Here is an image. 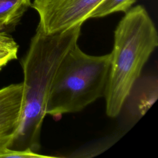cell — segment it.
<instances>
[{
    "label": "cell",
    "instance_id": "obj_10",
    "mask_svg": "<svg viewBox=\"0 0 158 158\" xmlns=\"http://www.w3.org/2000/svg\"><path fill=\"white\" fill-rule=\"evenodd\" d=\"M15 42L12 38L8 36L4 32L0 31V46L10 44Z\"/></svg>",
    "mask_w": 158,
    "mask_h": 158
},
{
    "label": "cell",
    "instance_id": "obj_4",
    "mask_svg": "<svg viewBox=\"0 0 158 158\" xmlns=\"http://www.w3.org/2000/svg\"><path fill=\"white\" fill-rule=\"evenodd\" d=\"M102 0H34L31 7L38 12V27L48 34L82 25Z\"/></svg>",
    "mask_w": 158,
    "mask_h": 158
},
{
    "label": "cell",
    "instance_id": "obj_2",
    "mask_svg": "<svg viewBox=\"0 0 158 158\" xmlns=\"http://www.w3.org/2000/svg\"><path fill=\"white\" fill-rule=\"evenodd\" d=\"M158 45L156 28L146 9L137 5L125 13L114 31L104 94L106 114L117 116Z\"/></svg>",
    "mask_w": 158,
    "mask_h": 158
},
{
    "label": "cell",
    "instance_id": "obj_1",
    "mask_svg": "<svg viewBox=\"0 0 158 158\" xmlns=\"http://www.w3.org/2000/svg\"><path fill=\"white\" fill-rule=\"evenodd\" d=\"M81 27L78 24L51 34L37 27L22 62L24 77L21 112L8 149L39 151L41 127L54 77L65 56L77 44Z\"/></svg>",
    "mask_w": 158,
    "mask_h": 158
},
{
    "label": "cell",
    "instance_id": "obj_8",
    "mask_svg": "<svg viewBox=\"0 0 158 158\" xmlns=\"http://www.w3.org/2000/svg\"><path fill=\"white\" fill-rule=\"evenodd\" d=\"M18 45L15 42L12 44L0 46V70L9 61L17 57Z\"/></svg>",
    "mask_w": 158,
    "mask_h": 158
},
{
    "label": "cell",
    "instance_id": "obj_5",
    "mask_svg": "<svg viewBox=\"0 0 158 158\" xmlns=\"http://www.w3.org/2000/svg\"><path fill=\"white\" fill-rule=\"evenodd\" d=\"M22 96V83L0 89V153L7 148L17 129Z\"/></svg>",
    "mask_w": 158,
    "mask_h": 158
},
{
    "label": "cell",
    "instance_id": "obj_6",
    "mask_svg": "<svg viewBox=\"0 0 158 158\" xmlns=\"http://www.w3.org/2000/svg\"><path fill=\"white\" fill-rule=\"evenodd\" d=\"M31 5V0H0V31L15 27Z\"/></svg>",
    "mask_w": 158,
    "mask_h": 158
},
{
    "label": "cell",
    "instance_id": "obj_7",
    "mask_svg": "<svg viewBox=\"0 0 158 158\" xmlns=\"http://www.w3.org/2000/svg\"><path fill=\"white\" fill-rule=\"evenodd\" d=\"M137 0H102L93 10L91 18H100L117 12L125 13Z\"/></svg>",
    "mask_w": 158,
    "mask_h": 158
},
{
    "label": "cell",
    "instance_id": "obj_3",
    "mask_svg": "<svg viewBox=\"0 0 158 158\" xmlns=\"http://www.w3.org/2000/svg\"><path fill=\"white\" fill-rule=\"evenodd\" d=\"M110 53L91 56L77 44L65 56L54 77L48 98L46 115L59 117L83 110L104 97Z\"/></svg>",
    "mask_w": 158,
    "mask_h": 158
},
{
    "label": "cell",
    "instance_id": "obj_9",
    "mask_svg": "<svg viewBox=\"0 0 158 158\" xmlns=\"http://www.w3.org/2000/svg\"><path fill=\"white\" fill-rule=\"evenodd\" d=\"M0 157L12 158H49L51 156L41 155L30 150L17 151L6 148L0 153Z\"/></svg>",
    "mask_w": 158,
    "mask_h": 158
}]
</instances>
